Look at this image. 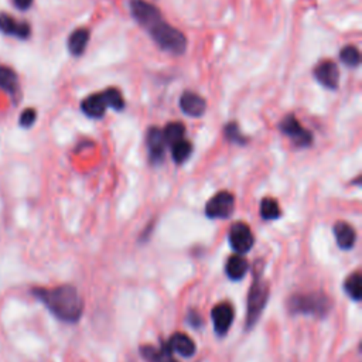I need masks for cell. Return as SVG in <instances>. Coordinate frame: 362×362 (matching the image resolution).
Returning <instances> with one entry per match:
<instances>
[{"instance_id": "cell-2", "label": "cell", "mask_w": 362, "mask_h": 362, "mask_svg": "<svg viewBox=\"0 0 362 362\" xmlns=\"http://www.w3.org/2000/svg\"><path fill=\"white\" fill-rule=\"evenodd\" d=\"M30 293L62 322L75 324L83 314V300L72 284H59L54 287L34 286Z\"/></svg>"}, {"instance_id": "cell-27", "label": "cell", "mask_w": 362, "mask_h": 362, "mask_svg": "<svg viewBox=\"0 0 362 362\" xmlns=\"http://www.w3.org/2000/svg\"><path fill=\"white\" fill-rule=\"evenodd\" d=\"M187 322L192 327V328H199L202 325V318L199 315L198 311L195 310H189L187 314Z\"/></svg>"}, {"instance_id": "cell-26", "label": "cell", "mask_w": 362, "mask_h": 362, "mask_svg": "<svg viewBox=\"0 0 362 362\" xmlns=\"http://www.w3.org/2000/svg\"><path fill=\"white\" fill-rule=\"evenodd\" d=\"M37 120V110L33 107H27L25 110L21 112L20 117H18V124L23 129H30Z\"/></svg>"}, {"instance_id": "cell-16", "label": "cell", "mask_w": 362, "mask_h": 362, "mask_svg": "<svg viewBox=\"0 0 362 362\" xmlns=\"http://www.w3.org/2000/svg\"><path fill=\"white\" fill-rule=\"evenodd\" d=\"M334 236L337 240V245L344 249L349 250L355 246L356 242V232L352 225H349L345 221H338L334 225Z\"/></svg>"}, {"instance_id": "cell-8", "label": "cell", "mask_w": 362, "mask_h": 362, "mask_svg": "<svg viewBox=\"0 0 362 362\" xmlns=\"http://www.w3.org/2000/svg\"><path fill=\"white\" fill-rule=\"evenodd\" d=\"M229 246L233 249L236 255L247 253L255 245V236L250 226L245 222H235L232 223L229 233H228Z\"/></svg>"}, {"instance_id": "cell-23", "label": "cell", "mask_w": 362, "mask_h": 362, "mask_svg": "<svg viewBox=\"0 0 362 362\" xmlns=\"http://www.w3.org/2000/svg\"><path fill=\"white\" fill-rule=\"evenodd\" d=\"M191 154H192V144L185 139H181L171 146V156L177 164L185 163L191 157Z\"/></svg>"}, {"instance_id": "cell-7", "label": "cell", "mask_w": 362, "mask_h": 362, "mask_svg": "<svg viewBox=\"0 0 362 362\" xmlns=\"http://www.w3.org/2000/svg\"><path fill=\"white\" fill-rule=\"evenodd\" d=\"M279 129L283 134L291 139V141L297 147H308L313 144V140H314L313 133L304 129L294 115L284 116L279 123Z\"/></svg>"}, {"instance_id": "cell-3", "label": "cell", "mask_w": 362, "mask_h": 362, "mask_svg": "<svg viewBox=\"0 0 362 362\" xmlns=\"http://www.w3.org/2000/svg\"><path fill=\"white\" fill-rule=\"evenodd\" d=\"M332 308V300L322 291L291 294L287 300V310L291 315L325 317Z\"/></svg>"}, {"instance_id": "cell-25", "label": "cell", "mask_w": 362, "mask_h": 362, "mask_svg": "<svg viewBox=\"0 0 362 362\" xmlns=\"http://www.w3.org/2000/svg\"><path fill=\"white\" fill-rule=\"evenodd\" d=\"M223 136L229 143H235L240 146L247 143V137L242 134V132L239 130V126L235 122H229L223 126Z\"/></svg>"}, {"instance_id": "cell-19", "label": "cell", "mask_w": 362, "mask_h": 362, "mask_svg": "<svg viewBox=\"0 0 362 362\" xmlns=\"http://www.w3.org/2000/svg\"><path fill=\"white\" fill-rule=\"evenodd\" d=\"M0 89L16 98L18 92V76L16 71L7 65H0Z\"/></svg>"}, {"instance_id": "cell-15", "label": "cell", "mask_w": 362, "mask_h": 362, "mask_svg": "<svg viewBox=\"0 0 362 362\" xmlns=\"http://www.w3.org/2000/svg\"><path fill=\"white\" fill-rule=\"evenodd\" d=\"M140 355L146 362H178L164 342H161L158 346L141 345Z\"/></svg>"}, {"instance_id": "cell-21", "label": "cell", "mask_w": 362, "mask_h": 362, "mask_svg": "<svg viewBox=\"0 0 362 362\" xmlns=\"http://www.w3.org/2000/svg\"><path fill=\"white\" fill-rule=\"evenodd\" d=\"M259 212H260L262 219H264V221H274V219H279L281 216L279 202L272 197H264L260 201Z\"/></svg>"}, {"instance_id": "cell-28", "label": "cell", "mask_w": 362, "mask_h": 362, "mask_svg": "<svg viewBox=\"0 0 362 362\" xmlns=\"http://www.w3.org/2000/svg\"><path fill=\"white\" fill-rule=\"evenodd\" d=\"M33 1H34V0H13L14 6H16L18 10H21V11L28 10V8L31 7Z\"/></svg>"}, {"instance_id": "cell-10", "label": "cell", "mask_w": 362, "mask_h": 362, "mask_svg": "<svg viewBox=\"0 0 362 362\" xmlns=\"http://www.w3.org/2000/svg\"><path fill=\"white\" fill-rule=\"evenodd\" d=\"M235 310L230 303H219L211 310L214 331L218 337H225L233 322Z\"/></svg>"}, {"instance_id": "cell-9", "label": "cell", "mask_w": 362, "mask_h": 362, "mask_svg": "<svg viewBox=\"0 0 362 362\" xmlns=\"http://www.w3.org/2000/svg\"><path fill=\"white\" fill-rule=\"evenodd\" d=\"M146 147L148 153V161L153 165H158L163 163L165 156V141L163 137V130L157 126L148 127L146 133Z\"/></svg>"}, {"instance_id": "cell-18", "label": "cell", "mask_w": 362, "mask_h": 362, "mask_svg": "<svg viewBox=\"0 0 362 362\" xmlns=\"http://www.w3.org/2000/svg\"><path fill=\"white\" fill-rule=\"evenodd\" d=\"M89 37H90V33L85 27L74 30L66 40V47H68V51L71 52V55L81 57L83 54V51L86 49Z\"/></svg>"}, {"instance_id": "cell-1", "label": "cell", "mask_w": 362, "mask_h": 362, "mask_svg": "<svg viewBox=\"0 0 362 362\" xmlns=\"http://www.w3.org/2000/svg\"><path fill=\"white\" fill-rule=\"evenodd\" d=\"M129 10L136 23L147 30L153 41L163 49L174 55H181L187 49L185 35L167 23L160 10L146 0H129Z\"/></svg>"}, {"instance_id": "cell-14", "label": "cell", "mask_w": 362, "mask_h": 362, "mask_svg": "<svg viewBox=\"0 0 362 362\" xmlns=\"http://www.w3.org/2000/svg\"><path fill=\"white\" fill-rule=\"evenodd\" d=\"M164 344L173 354H178L182 358H191L197 352L195 342L185 332H174Z\"/></svg>"}, {"instance_id": "cell-20", "label": "cell", "mask_w": 362, "mask_h": 362, "mask_svg": "<svg viewBox=\"0 0 362 362\" xmlns=\"http://www.w3.org/2000/svg\"><path fill=\"white\" fill-rule=\"evenodd\" d=\"M344 291L346 293V296L351 300H354V301L361 300V297H362V279H361L359 272H354L345 279Z\"/></svg>"}, {"instance_id": "cell-4", "label": "cell", "mask_w": 362, "mask_h": 362, "mask_svg": "<svg viewBox=\"0 0 362 362\" xmlns=\"http://www.w3.org/2000/svg\"><path fill=\"white\" fill-rule=\"evenodd\" d=\"M270 296L269 283L264 280L262 270L256 269L253 273V280L247 291L246 301V317H245V329L249 331L259 321Z\"/></svg>"}, {"instance_id": "cell-6", "label": "cell", "mask_w": 362, "mask_h": 362, "mask_svg": "<svg viewBox=\"0 0 362 362\" xmlns=\"http://www.w3.org/2000/svg\"><path fill=\"white\" fill-rule=\"evenodd\" d=\"M235 211V197L229 191L214 194L205 204V215L211 219H226Z\"/></svg>"}, {"instance_id": "cell-12", "label": "cell", "mask_w": 362, "mask_h": 362, "mask_svg": "<svg viewBox=\"0 0 362 362\" xmlns=\"http://www.w3.org/2000/svg\"><path fill=\"white\" fill-rule=\"evenodd\" d=\"M0 33L13 38L27 40L31 35V25L27 21L14 18L11 14L0 13Z\"/></svg>"}, {"instance_id": "cell-11", "label": "cell", "mask_w": 362, "mask_h": 362, "mask_svg": "<svg viewBox=\"0 0 362 362\" xmlns=\"http://www.w3.org/2000/svg\"><path fill=\"white\" fill-rule=\"evenodd\" d=\"M314 79L324 88L335 90L338 88L339 83V69L338 65L331 61V59H325L321 61L318 65H315L314 71H313Z\"/></svg>"}, {"instance_id": "cell-5", "label": "cell", "mask_w": 362, "mask_h": 362, "mask_svg": "<svg viewBox=\"0 0 362 362\" xmlns=\"http://www.w3.org/2000/svg\"><path fill=\"white\" fill-rule=\"evenodd\" d=\"M124 105L122 92L117 88H107L102 92L88 95L81 102V110L90 119H100L105 116L107 107L119 112L124 109Z\"/></svg>"}, {"instance_id": "cell-24", "label": "cell", "mask_w": 362, "mask_h": 362, "mask_svg": "<svg viewBox=\"0 0 362 362\" xmlns=\"http://www.w3.org/2000/svg\"><path fill=\"white\" fill-rule=\"evenodd\" d=\"M339 59L349 68H356L361 64V54L355 45H345L339 51Z\"/></svg>"}, {"instance_id": "cell-22", "label": "cell", "mask_w": 362, "mask_h": 362, "mask_svg": "<svg viewBox=\"0 0 362 362\" xmlns=\"http://www.w3.org/2000/svg\"><path fill=\"white\" fill-rule=\"evenodd\" d=\"M163 130V137H164V141L168 147H171L174 143H177L178 140L184 139V134H185V126L180 122H171V123H167Z\"/></svg>"}, {"instance_id": "cell-17", "label": "cell", "mask_w": 362, "mask_h": 362, "mask_svg": "<svg viewBox=\"0 0 362 362\" xmlns=\"http://www.w3.org/2000/svg\"><path fill=\"white\" fill-rule=\"evenodd\" d=\"M247 270H249V263L242 255L235 253L226 259L225 274L228 276V279L233 281H239L246 276Z\"/></svg>"}, {"instance_id": "cell-13", "label": "cell", "mask_w": 362, "mask_h": 362, "mask_svg": "<svg viewBox=\"0 0 362 362\" xmlns=\"http://www.w3.org/2000/svg\"><path fill=\"white\" fill-rule=\"evenodd\" d=\"M178 106H180L181 112L185 116L201 117L205 113L206 102H205V99L201 95H198L195 92H191V90H185L180 96Z\"/></svg>"}]
</instances>
